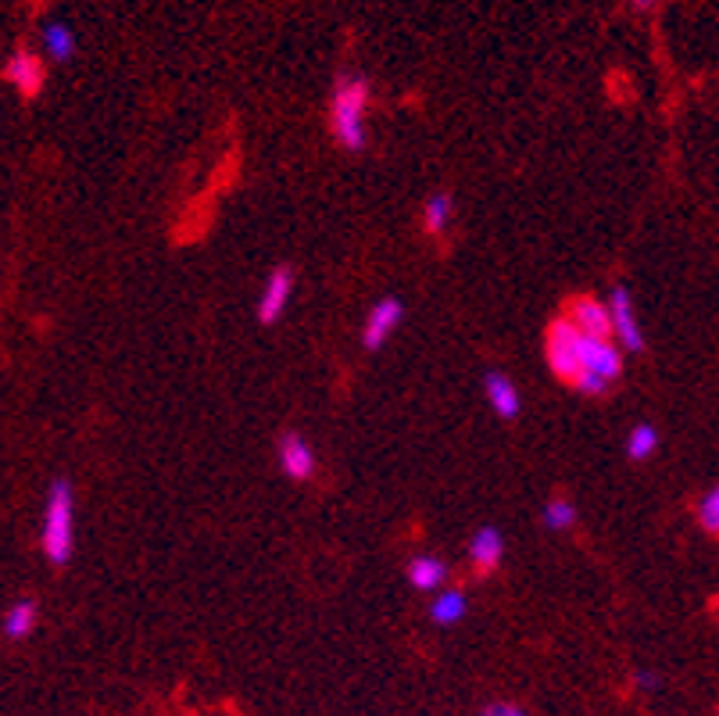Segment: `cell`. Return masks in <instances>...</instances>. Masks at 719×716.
I'll return each mask as SVG.
<instances>
[{
  "instance_id": "obj_1",
  "label": "cell",
  "mask_w": 719,
  "mask_h": 716,
  "mask_svg": "<svg viewBox=\"0 0 719 716\" xmlns=\"http://www.w3.org/2000/svg\"><path fill=\"white\" fill-rule=\"evenodd\" d=\"M370 97L373 87L365 76H344L337 79L329 97V129L337 147H344L347 155L365 151L370 144V129H365V115H370Z\"/></svg>"
},
{
  "instance_id": "obj_2",
  "label": "cell",
  "mask_w": 719,
  "mask_h": 716,
  "mask_svg": "<svg viewBox=\"0 0 719 716\" xmlns=\"http://www.w3.org/2000/svg\"><path fill=\"white\" fill-rule=\"evenodd\" d=\"M43 556L50 566L72 562L76 552V491L65 477H58L47 491V509H43Z\"/></svg>"
},
{
  "instance_id": "obj_3",
  "label": "cell",
  "mask_w": 719,
  "mask_h": 716,
  "mask_svg": "<svg viewBox=\"0 0 719 716\" xmlns=\"http://www.w3.org/2000/svg\"><path fill=\"white\" fill-rule=\"evenodd\" d=\"M583 347H588V333L577 330L570 320H555L548 326V337H544V355L551 373L565 384H577V380L588 373V362H583Z\"/></svg>"
},
{
  "instance_id": "obj_4",
  "label": "cell",
  "mask_w": 719,
  "mask_h": 716,
  "mask_svg": "<svg viewBox=\"0 0 719 716\" xmlns=\"http://www.w3.org/2000/svg\"><path fill=\"white\" fill-rule=\"evenodd\" d=\"M609 312H612V330L615 341L627 355H641L644 352V333L638 326V315H633V297L627 283H615L609 291Z\"/></svg>"
},
{
  "instance_id": "obj_5",
  "label": "cell",
  "mask_w": 719,
  "mask_h": 716,
  "mask_svg": "<svg viewBox=\"0 0 719 716\" xmlns=\"http://www.w3.org/2000/svg\"><path fill=\"white\" fill-rule=\"evenodd\" d=\"M405 320V302L401 297H380L362 323V347L365 352H380L391 341V333Z\"/></svg>"
},
{
  "instance_id": "obj_6",
  "label": "cell",
  "mask_w": 719,
  "mask_h": 716,
  "mask_svg": "<svg viewBox=\"0 0 719 716\" xmlns=\"http://www.w3.org/2000/svg\"><path fill=\"white\" fill-rule=\"evenodd\" d=\"M290 297H294V269L290 265H276V269L269 273V279H265V291L258 297V323L262 326H276L283 320V312H287L290 305Z\"/></svg>"
},
{
  "instance_id": "obj_7",
  "label": "cell",
  "mask_w": 719,
  "mask_h": 716,
  "mask_svg": "<svg viewBox=\"0 0 719 716\" xmlns=\"http://www.w3.org/2000/svg\"><path fill=\"white\" fill-rule=\"evenodd\" d=\"M276 459H279V470L287 473L290 480H297V484H305V480L315 477V448L308 444L305 434H297V430L279 434Z\"/></svg>"
},
{
  "instance_id": "obj_8",
  "label": "cell",
  "mask_w": 719,
  "mask_h": 716,
  "mask_svg": "<svg viewBox=\"0 0 719 716\" xmlns=\"http://www.w3.org/2000/svg\"><path fill=\"white\" fill-rule=\"evenodd\" d=\"M577 330H583L588 337H598V341H612L615 330H612V312H609V302H598V297H588L580 294L570 302V315H565Z\"/></svg>"
},
{
  "instance_id": "obj_9",
  "label": "cell",
  "mask_w": 719,
  "mask_h": 716,
  "mask_svg": "<svg viewBox=\"0 0 719 716\" xmlns=\"http://www.w3.org/2000/svg\"><path fill=\"white\" fill-rule=\"evenodd\" d=\"M483 398H487V405L494 409L498 420H520L523 412V394L515 388V380L501 370H487L483 373Z\"/></svg>"
},
{
  "instance_id": "obj_10",
  "label": "cell",
  "mask_w": 719,
  "mask_h": 716,
  "mask_svg": "<svg viewBox=\"0 0 719 716\" xmlns=\"http://www.w3.org/2000/svg\"><path fill=\"white\" fill-rule=\"evenodd\" d=\"M501 559H505V538H501L498 527H480L476 534L470 538V562L476 577H491Z\"/></svg>"
},
{
  "instance_id": "obj_11",
  "label": "cell",
  "mask_w": 719,
  "mask_h": 716,
  "mask_svg": "<svg viewBox=\"0 0 719 716\" xmlns=\"http://www.w3.org/2000/svg\"><path fill=\"white\" fill-rule=\"evenodd\" d=\"M4 76L11 87H19L22 97H37L43 87V61L32 51H14L4 65Z\"/></svg>"
},
{
  "instance_id": "obj_12",
  "label": "cell",
  "mask_w": 719,
  "mask_h": 716,
  "mask_svg": "<svg viewBox=\"0 0 719 716\" xmlns=\"http://www.w3.org/2000/svg\"><path fill=\"white\" fill-rule=\"evenodd\" d=\"M37 620H40V602H37V598H19V602L8 606L0 630H4L8 641H26L32 630H37Z\"/></svg>"
},
{
  "instance_id": "obj_13",
  "label": "cell",
  "mask_w": 719,
  "mask_h": 716,
  "mask_svg": "<svg viewBox=\"0 0 719 716\" xmlns=\"http://www.w3.org/2000/svg\"><path fill=\"white\" fill-rule=\"evenodd\" d=\"M451 219H455V197H451L447 190L430 194L426 205H423V229H426V237L441 241L444 233L451 229Z\"/></svg>"
},
{
  "instance_id": "obj_14",
  "label": "cell",
  "mask_w": 719,
  "mask_h": 716,
  "mask_svg": "<svg viewBox=\"0 0 719 716\" xmlns=\"http://www.w3.org/2000/svg\"><path fill=\"white\" fill-rule=\"evenodd\" d=\"M408 585L415 591H437L447 585V562L437 556H412L408 562Z\"/></svg>"
},
{
  "instance_id": "obj_15",
  "label": "cell",
  "mask_w": 719,
  "mask_h": 716,
  "mask_svg": "<svg viewBox=\"0 0 719 716\" xmlns=\"http://www.w3.org/2000/svg\"><path fill=\"white\" fill-rule=\"evenodd\" d=\"M465 612H470V598H465V591H459V588L441 591V595L430 602V620L437 624V627H451V624H459Z\"/></svg>"
},
{
  "instance_id": "obj_16",
  "label": "cell",
  "mask_w": 719,
  "mask_h": 716,
  "mask_svg": "<svg viewBox=\"0 0 719 716\" xmlns=\"http://www.w3.org/2000/svg\"><path fill=\"white\" fill-rule=\"evenodd\" d=\"M627 459L630 462H648L651 455L659 452V426L656 423H633L627 434Z\"/></svg>"
},
{
  "instance_id": "obj_17",
  "label": "cell",
  "mask_w": 719,
  "mask_h": 716,
  "mask_svg": "<svg viewBox=\"0 0 719 716\" xmlns=\"http://www.w3.org/2000/svg\"><path fill=\"white\" fill-rule=\"evenodd\" d=\"M40 40H43V51H47L50 61H69L72 51H76V37H72V29L65 22H47L43 32H40Z\"/></svg>"
},
{
  "instance_id": "obj_18",
  "label": "cell",
  "mask_w": 719,
  "mask_h": 716,
  "mask_svg": "<svg viewBox=\"0 0 719 716\" xmlns=\"http://www.w3.org/2000/svg\"><path fill=\"white\" fill-rule=\"evenodd\" d=\"M541 523H544L548 530H555V534H562V530H570V527L577 523V506L570 502V498L555 494V498H551V502L541 509Z\"/></svg>"
},
{
  "instance_id": "obj_19",
  "label": "cell",
  "mask_w": 719,
  "mask_h": 716,
  "mask_svg": "<svg viewBox=\"0 0 719 716\" xmlns=\"http://www.w3.org/2000/svg\"><path fill=\"white\" fill-rule=\"evenodd\" d=\"M698 527L706 530L709 538H719V484H712L698 502Z\"/></svg>"
},
{
  "instance_id": "obj_20",
  "label": "cell",
  "mask_w": 719,
  "mask_h": 716,
  "mask_svg": "<svg viewBox=\"0 0 719 716\" xmlns=\"http://www.w3.org/2000/svg\"><path fill=\"white\" fill-rule=\"evenodd\" d=\"M633 688L644 692V695H656L662 688V677L656 670H638V674H633Z\"/></svg>"
},
{
  "instance_id": "obj_21",
  "label": "cell",
  "mask_w": 719,
  "mask_h": 716,
  "mask_svg": "<svg viewBox=\"0 0 719 716\" xmlns=\"http://www.w3.org/2000/svg\"><path fill=\"white\" fill-rule=\"evenodd\" d=\"M476 716H526V709L515 703H487Z\"/></svg>"
},
{
  "instance_id": "obj_22",
  "label": "cell",
  "mask_w": 719,
  "mask_h": 716,
  "mask_svg": "<svg viewBox=\"0 0 719 716\" xmlns=\"http://www.w3.org/2000/svg\"><path fill=\"white\" fill-rule=\"evenodd\" d=\"M630 4H633V8H638V11H651V8H656V4H659V0H630Z\"/></svg>"
}]
</instances>
